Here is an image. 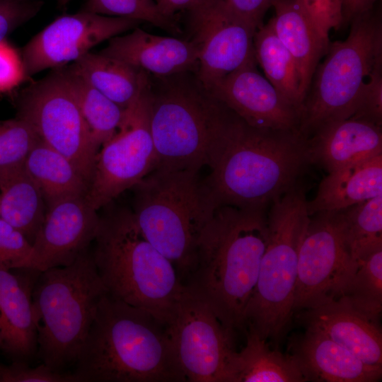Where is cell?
I'll use <instances>...</instances> for the list:
<instances>
[{
    "label": "cell",
    "mask_w": 382,
    "mask_h": 382,
    "mask_svg": "<svg viewBox=\"0 0 382 382\" xmlns=\"http://www.w3.org/2000/svg\"><path fill=\"white\" fill-rule=\"evenodd\" d=\"M290 354L307 381L375 382L382 367L368 364L323 335L310 330L294 337Z\"/></svg>",
    "instance_id": "22"
},
{
    "label": "cell",
    "mask_w": 382,
    "mask_h": 382,
    "mask_svg": "<svg viewBox=\"0 0 382 382\" xmlns=\"http://www.w3.org/2000/svg\"><path fill=\"white\" fill-rule=\"evenodd\" d=\"M106 289L92 251L69 265L41 271L33 290L37 354L51 369L64 372L77 360Z\"/></svg>",
    "instance_id": "7"
},
{
    "label": "cell",
    "mask_w": 382,
    "mask_h": 382,
    "mask_svg": "<svg viewBox=\"0 0 382 382\" xmlns=\"http://www.w3.org/2000/svg\"><path fill=\"white\" fill-rule=\"evenodd\" d=\"M300 182L270 205L268 238L254 292L245 312V328L278 345L294 311L298 257L309 221Z\"/></svg>",
    "instance_id": "8"
},
{
    "label": "cell",
    "mask_w": 382,
    "mask_h": 382,
    "mask_svg": "<svg viewBox=\"0 0 382 382\" xmlns=\"http://www.w3.org/2000/svg\"><path fill=\"white\" fill-rule=\"evenodd\" d=\"M39 137L24 120H0V168L23 163Z\"/></svg>",
    "instance_id": "34"
},
{
    "label": "cell",
    "mask_w": 382,
    "mask_h": 382,
    "mask_svg": "<svg viewBox=\"0 0 382 382\" xmlns=\"http://www.w3.org/2000/svg\"><path fill=\"white\" fill-rule=\"evenodd\" d=\"M42 0L28 2L0 15V42L17 28L35 17L43 6Z\"/></svg>",
    "instance_id": "41"
},
{
    "label": "cell",
    "mask_w": 382,
    "mask_h": 382,
    "mask_svg": "<svg viewBox=\"0 0 382 382\" xmlns=\"http://www.w3.org/2000/svg\"><path fill=\"white\" fill-rule=\"evenodd\" d=\"M23 165L41 190L46 208L58 200L86 195L89 185L75 166L40 139Z\"/></svg>",
    "instance_id": "26"
},
{
    "label": "cell",
    "mask_w": 382,
    "mask_h": 382,
    "mask_svg": "<svg viewBox=\"0 0 382 382\" xmlns=\"http://www.w3.org/2000/svg\"><path fill=\"white\" fill-rule=\"evenodd\" d=\"M253 47L257 64L265 76L300 115L303 105L300 77L291 54L275 33L272 18L256 30Z\"/></svg>",
    "instance_id": "29"
},
{
    "label": "cell",
    "mask_w": 382,
    "mask_h": 382,
    "mask_svg": "<svg viewBox=\"0 0 382 382\" xmlns=\"http://www.w3.org/2000/svg\"><path fill=\"white\" fill-rule=\"evenodd\" d=\"M344 0H299L318 34L330 42L331 30L342 25V7Z\"/></svg>",
    "instance_id": "38"
},
{
    "label": "cell",
    "mask_w": 382,
    "mask_h": 382,
    "mask_svg": "<svg viewBox=\"0 0 382 382\" xmlns=\"http://www.w3.org/2000/svg\"><path fill=\"white\" fill-rule=\"evenodd\" d=\"M46 204L23 163L0 168V219L21 231L32 243L43 222Z\"/></svg>",
    "instance_id": "25"
},
{
    "label": "cell",
    "mask_w": 382,
    "mask_h": 382,
    "mask_svg": "<svg viewBox=\"0 0 382 382\" xmlns=\"http://www.w3.org/2000/svg\"><path fill=\"white\" fill-rule=\"evenodd\" d=\"M59 6L65 8L72 0H56Z\"/></svg>",
    "instance_id": "45"
},
{
    "label": "cell",
    "mask_w": 382,
    "mask_h": 382,
    "mask_svg": "<svg viewBox=\"0 0 382 382\" xmlns=\"http://www.w3.org/2000/svg\"><path fill=\"white\" fill-rule=\"evenodd\" d=\"M156 165L149 124L147 74L139 93L125 108L117 131L99 149L85 197L98 211L135 186Z\"/></svg>",
    "instance_id": "11"
},
{
    "label": "cell",
    "mask_w": 382,
    "mask_h": 382,
    "mask_svg": "<svg viewBox=\"0 0 382 382\" xmlns=\"http://www.w3.org/2000/svg\"><path fill=\"white\" fill-rule=\"evenodd\" d=\"M381 0H344L342 25L350 23L356 17L372 10Z\"/></svg>",
    "instance_id": "42"
},
{
    "label": "cell",
    "mask_w": 382,
    "mask_h": 382,
    "mask_svg": "<svg viewBox=\"0 0 382 382\" xmlns=\"http://www.w3.org/2000/svg\"><path fill=\"white\" fill-rule=\"evenodd\" d=\"M71 65L88 84L124 109L137 98L147 78L146 73L99 52H89Z\"/></svg>",
    "instance_id": "28"
},
{
    "label": "cell",
    "mask_w": 382,
    "mask_h": 382,
    "mask_svg": "<svg viewBox=\"0 0 382 382\" xmlns=\"http://www.w3.org/2000/svg\"><path fill=\"white\" fill-rule=\"evenodd\" d=\"M273 8L274 28L295 63L303 103L313 75L330 42L318 34L299 0H280Z\"/></svg>",
    "instance_id": "24"
},
{
    "label": "cell",
    "mask_w": 382,
    "mask_h": 382,
    "mask_svg": "<svg viewBox=\"0 0 382 382\" xmlns=\"http://www.w3.org/2000/svg\"><path fill=\"white\" fill-rule=\"evenodd\" d=\"M26 78L21 55L5 40L0 42V92L18 86Z\"/></svg>",
    "instance_id": "39"
},
{
    "label": "cell",
    "mask_w": 382,
    "mask_h": 382,
    "mask_svg": "<svg viewBox=\"0 0 382 382\" xmlns=\"http://www.w3.org/2000/svg\"><path fill=\"white\" fill-rule=\"evenodd\" d=\"M245 330V345L234 355V382L307 381L290 354L272 350L255 331Z\"/></svg>",
    "instance_id": "27"
},
{
    "label": "cell",
    "mask_w": 382,
    "mask_h": 382,
    "mask_svg": "<svg viewBox=\"0 0 382 382\" xmlns=\"http://www.w3.org/2000/svg\"><path fill=\"white\" fill-rule=\"evenodd\" d=\"M94 242L108 294L168 324L185 286L173 264L142 234L132 209L115 207L100 216Z\"/></svg>",
    "instance_id": "4"
},
{
    "label": "cell",
    "mask_w": 382,
    "mask_h": 382,
    "mask_svg": "<svg viewBox=\"0 0 382 382\" xmlns=\"http://www.w3.org/2000/svg\"><path fill=\"white\" fill-rule=\"evenodd\" d=\"M31 250L26 237L0 219V265L8 270L26 268Z\"/></svg>",
    "instance_id": "36"
},
{
    "label": "cell",
    "mask_w": 382,
    "mask_h": 382,
    "mask_svg": "<svg viewBox=\"0 0 382 382\" xmlns=\"http://www.w3.org/2000/svg\"><path fill=\"white\" fill-rule=\"evenodd\" d=\"M79 382H185L167 324L106 293L81 347Z\"/></svg>",
    "instance_id": "3"
},
{
    "label": "cell",
    "mask_w": 382,
    "mask_h": 382,
    "mask_svg": "<svg viewBox=\"0 0 382 382\" xmlns=\"http://www.w3.org/2000/svg\"><path fill=\"white\" fill-rule=\"evenodd\" d=\"M356 267L345 242L340 211L310 216L299 251L294 311L337 299Z\"/></svg>",
    "instance_id": "13"
},
{
    "label": "cell",
    "mask_w": 382,
    "mask_h": 382,
    "mask_svg": "<svg viewBox=\"0 0 382 382\" xmlns=\"http://www.w3.org/2000/svg\"><path fill=\"white\" fill-rule=\"evenodd\" d=\"M382 195V154L328 173L313 199L307 201L310 216L344 209Z\"/></svg>",
    "instance_id": "23"
},
{
    "label": "cell",
    "mask_w": 382,
    "mask_h": 382,
    "mask_svg": "<svg viewBox=\"0 0 382 382\" xmlns=\"http://www.w3.org/2000/svg\"><path fill=\"white\" fill-rule=\"evenodd\" d=\"M351 117L382 126V57L362 85Z\"/></svg>",
    "instance_id": "35"
},
{
    "label": "cell",
    "mask_w": 382,
    "mask_h": 382,
    "mask_svg": "<svg viewBox=\"0 0 382 382\" xmlns=\"http://www.w3.org/2000/svg\"><path fill=\"white\" fill-rule=\"evenodd\" d=\"M141 23L82 11L58 17L23 47L20 55L25 76L30 78L45 69L71 64L98 44Z\"/></svg>",
    "instance_id": "15"
},
{
    "label": "cell",
    "mask_w": 382,
    "mask_h": 382,
    "mask_svg": "<svg viewBox=\"0 0 382 382\" xmlns=\"http://www.w3.org/2000/svg\"><path fill=\"white\" fill-rule=\"evenodd\" d=\"M17 117L67 158L90 186L99 149L82 116L70 65L53 69L24 88L18 98Z\"/></svg>",
    "instance_id": "10"
},
{
    "label": "cell",
    "mask_w": 382,
    "mask_h": 382,
    "mask_svg": "<svg viewBox=\"0 0 382 382\" xmlns=\"http://www.w3.org/2000/svg\"><path fill=\"white\" fill-rule=\"evenodd\" d=\"M132 189V211L139 228L173 264L184 284L216 209L199 170L156 167Z\"/></svg>",
    "instance_id": "6"
},
{
    "label": "cell",
    "mask_w": 382,
    "mask_h": 382,
    "mask_svg": "<svg viewBox=\"0 0 382 382\" xmlns=\"http://www.w3.org/2000/svg\"><path fill=\"white\" fill-rule=\"evenodd\" d=\"M100 216L85 195L66 197L46 209L26 268L39 271L71 265L94 241Z\"/></svg>",
    "instance_id": "16"
},
{
    "label": "cell",
    "mask_w": 382,
    "mask_h": 382,
    "mask_svg": "<svg viewBox=\"0 0 382 382\" xmlns=\"http://www.w3.org/2000/svg\"><path fill=\"white\" fill-rule=\"evenodd\" d=\"M309 164L299 131L253 127L228 108L204 181L216 208L267 209Z\"/></svg>",
    "instance_id": "1"
},
{
    "label": "cell",
    "mask_w": 382,
    "mask_h": 382,
    "mask_svg": "<svg viewBox=\"0 0 382 382\" xmlns=\"http://www.w3.org/2000/svg\"><path fill=\"white\" fill-rule=\"evenodd\" d=\"M375 7L352 20L344 40L330 42L304 98L299 133L308 138L320 126L351 117L358 96L382 57V21Z\"/></svg>",
    "instance_id": "9"
},
{
    "label": "cell",
    "mask_w": 382,
    "mask_h": 382,
    "mask_svg": "<svg viewBox=\"0 0 382 382\" xmlns=\"http://www.w3.org/2000/svg\"><path fill=\"white\" fill-rule=\"evenodd\" d=\"M267 238V209L218 207L201 235L194 269L184 282L233 335L245 330V312Z\"/></svg>",
    "instance_id": "2"
},
{
    "label": "cell",
    "mask_w": 382,
    "mask_h": 382,
    "mask_svg": "<svg viewBox=\"0 0 382 382\" xmlns=\"http://www.w3.org/2000/svg\"><path fill=\"white\" fill-rule=\"evenodd\" d=\"M40 272L0 265V349L15 361L28 362L37 354L33 290Z\"/></svg>",
    "instance_id": "18"
},
{
    "label": "cell",
    "mask_w": 382,
    "mask_h": 382,
    "mask_svg": "<svg viewBox=\"0 0 382 382\" xmlns=\"http://www.w3.org/2000/svg\"><path fill=\"white\" fill-rule=\"evenodd\" d=\"M339 211L345 242L355 262L382 248V195Z\"/></svg>",
    "instance_id": "30"
},
{
    "label": "cell",
    "mask_w": 382,
    "mask_h": 382,
    "mask_svg": "<svg viewBox=\"0 0 382 382\" xmlns=\"http://www.w3.org/2000/svg\"><path fill=\"white\" fill-rule=\"evenodd\" d=\"M164 15L177 18L178 13L184 12L192 7L198 0H154Z\"/></svg>",
    "instance_id": "43"
},
{
    "label": "cell",
    "mask_w": 382,
    "mask_h": 382,
    "mask_svg": "<svg viewBox=\"0 0 382 382\" xmlns=\"http://www.w3.org/2000/svg\"><path fill=\"white\" fill-rule=\"evenodd\" d=\"M229 8L256 30L267 11L280 0H223Z\"/></svg>",
    "instance_id": "40"
},
{
    "label": "cell",
    "mask_w": 382,
    "mask_h": 382,
    "mask_svg": "<svg viewBox=\"0 0 382 382\" xmlns=\"http://www.w3.org/2000/svg\"><path fill=\"white\" fill-rule=\"evenodd\" d=\"M184 12L186 39L197 48V75L207 89L244 64L256 62V30L223 0H198Z\"/></svg>",
    "instance_id": "14"
},
{
    "label": "cell",
    "mask_w": 382,
    "mask_h": 382,
    "mask_svg": "<svg viewBox=\"0 0 382 382\" xmlns=\"http://www.w3.org/2000/svg\"><path fill=\"white\" fill-rule=\"evenodd\" d=\"M30 0H0V15L20 6Z\"/></svg>",
    "instance_id": "44"
},
{
    "label": "cell",
    "mask_w": 382,
    "mask_h": 382,
    "mask_svg": "<svg viewBox=\"0 0 382 382\" xmlns=\"http://www.w3.org/2000/svg\"><path fill=\"white\" fill-rule=\"evenodd\" d=\"M257 65V62L244 64L208 90L253 127L299 131V111L258 71Z\"/></svg>",
    "instance_id": "17"
},
{
    "label": "cell",
    "mask_w": 382,
    "mask_h": 382,
    "mask_svg": "<svg viewBox=\"0 0 382 382\" xmlns=\"http://www.w3.org/2000/svg\"><path fill=\"white\" fill-rule=\"evenodd\" d=\"M0 382H79L74 373L58 372L42 363L35 367L28 362L14 361L0 365Z\"/></svg>",
    "instance_id": "37"
},
{
    "label": "cell",
    "mask_w": 382,
    "mask_h": 382,
    "mask_svg": "<svg viewBox=\"0 0 382 382\" xmlns=\"http://www.w3.org/2000/svg\"><path fill=\"white\" fill-rule=\"evenodd\" d=\"M70 68L82 116L93 143L100 149L117 131L125 109L88 84L71 64Z\"/></svg>",
    "instance_id": "32"
},
{
    "label": "cell",
    "mask_w": 382,
    "mask_h": 382,
    "mask_svg": "<svg viewBox=\"0 0 382 382\" xmlns=\"http://www.w3.org/2000/svg\"><path fill=\"white\" fill-rule=\"evenodd\" d=\"M167 327L186 381L234 382V335L185 286Z\"/></svg>",
    "instance_id": "12"
},
{
    "label": "cell",
    "mask_w": 382,
    "mask_h": 382,
    "mask_svg": "<svg viewBox=\"0 0 382 382\" xmlns=\"http://www.w3.org/2000/svg\"><path fill=\"white\" fill-rule=\"evenodd\" d=\"M98 52L157 77L197 72L199 68L198 50L191 41L153 35L139 27L110 38Z\"/></svg>",
    "instance_id": "20"
},
{
    "label": "cell",
    "mask_w": 382,
    "mask_h": 382,
    "mask_svg": "<svg viewBox=\"0 0 382 382\" xmlns=\"http://www.w3.org/2000/svg\"><path fill=\"white\" fill-rule=\"evenodd\" d=\"M306 141L310 163L330 173L382 154V126L349 117L320 126Z\"/></svg>",
    "instance_id": "21"
},
{
    "label": "cell",
    "mask_w": 382,
    "mask_h": 382,
    "mask_svg": "<svg viewBox=\"0 0 382 382\" xmlns=\"http://www.w3.org/2000/svg\"><path fill=\"white\" fill-rule=\"evenodd\" d=\"M300 311L297 318L306 329L328 337L364 362L382 367V332L378 323L347 301L333 299Z\"/></svg>",
    "instance_id": "19"
},
{
    "label": "cell",
    "mask_w": 382,
    "mask_h": 382,
    "mask_svg": "<svg viewBox=\"0 0 382 382\" xmlns=\"http://www.w3.org/2000/svg\"><path fill=\"white\" fill-rule=\"evenodd\" d=\"M80 11L147 22L174 35L183 33L178 18L162 13L154 0H85Z\"/></svg>",
    "instance_id": "33"
},
{
    "label": "cell",
    "mask_w": 382,
    "mask_h": 382,
    "mask_svg": "<svg viewBox=\"0 0 382 382\" xmlns=\"http://www.w3.org/2000/svg\"><path fill=\"white\" fill-rule=\"evenodd\" d=\"M356 262L354 274L337 299L378 323L382 311V248Z\"/></svg>",
    "instance_id": "31"
},
{
    "label": "cell",
    "mask_w": 382,
    "mask_h": 382,
    "mask_svg": "<svg viewBox=\"0 0 382 382\" xmlns=\"http://www.w3.org/2000/svg\"><path fill=\"white\" fill-rule=\"evenodd\" d=\"M148 91L156 167L199 170L208 166L227 106L204 86L196 71L161 77L148 74Z\"/></svg>",
    "instance_id": "5"
}]
</instances>
